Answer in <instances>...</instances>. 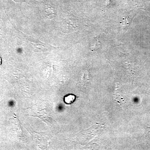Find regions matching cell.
Listing matches in <instances>:
<instances>
[{
  "label": "cell",
  "instance_id": "obj_5",
  "mask_svg": "<svg viewBox=\"0 0 150 150\" xmlns=\"http://www.w3.org/2000/svg\"></svg>",
  "mask_w": 150,
  "mask_h": 150
},
{
  "label": "cell",
  "instance_id": "obj_2",
  "mask_svg": "<svg viewBox=\"0 0 150 150\" xmlns=\"http://www.w3.org/2000/svg\"><path fill=\"white\" fill-rule=\"evenodd\" d=\"M56 14L55 11L53 8L46 6V9L44 11V16L49 19H51L54 18L56 16Z\"/></svg>",
  "mask_w": 150,
  "mask_h": 150
},
{
  "label": "cell",
  "instance_id": "obj_1",
  "mask_svg": "<svg viewBox=\"0 0 150 150\" xmlns=\"http://www.w3.org/2000/svg\"><path fill=\"white\" fill-rule=\"evenodd\" d=\"M78 26L74 22L71 21H67L62 24V30L64 33H69L77 30Z\"/></svg>",
  "mask_w": 150,
  "mask_h": 150
},
{
  "label": "cell",
  "instance_id": "obj_4",
  "mask_svg": "<svg viewBox=\"0 0 150 150\" xmlns=\"http://www.w3.org/2000/svg\"><path fill=\"white\" fill-rule=\"evenodd\" d=\"M33 46L34 48L36 49H39L40 50H42L43 48H45L44 46L41 44H37V43H33Z\"/></svg>",
  "mask_w": 150,
  "mask_h": 150
},
{
  "label": "cell",
  "instance_id": "obj_3",
  "mask_svg": "<svg viewBox=\"0 0 150 150\" xmlns=\"http://www.w3.org/2000/svg\"><path fill=\"white\" fill-rule=\"evenodd\" d=\"M76 99V96L74 95H67L64 97V101L66 104H71L74 102Z\"/></svg>",
  "mask_w": 150,
  "mask_h": 150
}]
</instances>
